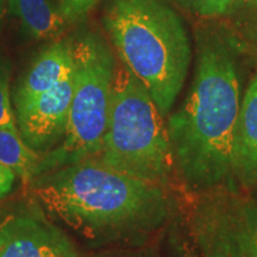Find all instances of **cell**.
<instances>
[{
	"mask_svg": "<svg viewBox=\"0 0 257 257\" xmlns=\"http://www.w3.org/2000/svg\"><path fill=\"white\" fill-rule=\"evenodd\" d=\"M181 214L202 257H244L227 216L224 189L186 197Z\"/></svg>",
	"mask_w": 257,
	"mask_h": 257,
	"instance_id": "obj_7",
	"label": "cell"
},
{
	"mask_svg": "<svg viewBox=\"0 0 257 257\" xmlns=\"http://www.w3.org/2000/svg\"><path fill=\"white\" fill-rule=\"evenodd\" d=\"M233 187L249 192L257 186V74L240 104L232 155Z\"/></svg>",
	"mask_w": 257,
	"mask_h": 257,
	"instance_id": "obj_9",
	"label": "cell"
},
{
	"mask_svg": "<svg viewBox=\"0 0 257 257\" xmlns=\"http://www.w3.org/2000/svg\"><path fill=\"white\" fill-rule=\"evenodd\" d=\"M248 193H249L250 195H251V198L253 199V201H255V204L257 205V186H256V187H253L252 189H250Z\"/></svg>",
	"mask_w": 257,
	"mask_h": 257,
	"instance_id": "obj_21",
	"label": "cell"
},
{
	"mask_svg": "<svg viewBox=\"0 0 257 257\" xmlns=\"http://www.w3.org/2000/svg\"><path fill=\"white\" fill-rule=\"evenodd\" d=\"M87 257H161L159 243L150 238L137 244H125L91 253Z\"/></svg>",
	"mask_w": 257,
	"mask_h": 257,
	"instance_id": "obj_16",
	"label": "cell"
},
{
	"mask_svg": "<svg viewBox=\"0 0 257 257\" xmlns=\"http://www.w3.org/2000/svg\"><path fill=\"white\" fill-rule=\"evenodd\" d=\"M73 96V72L53 88L16 108L21 136L34 150H47L64 135Z\"/></svg>",
	"mask_w": 257,
	"mask_h": 257,
	"instance_id": "obj_8",
	"label": "cell"
},
{
	"mask_svg": "<svg viewBox=\"0 0 257 257\" xmlns=\"http://www.w3.org/2000/svg\"><path fill=\"white\" fill-rule=\"evenodd\" d=\"M98 0H60L59 10L67 23H75L85 17Z\"/></svg>",
	"mask_w": 257,
	"mask_h": 257,
	"instance_id": "obj_19",
	"label": "cell"
},
{
	"mask_svg": "<svg viewBox=\"0 0 257 257\" xmlns=\"http://www.w3.org/2000/svg\"><path fill=\"white\" fill-rule=\"evenodd\" d=\"M227 10H232L238 27L257 43V0H232Z\"/></svg>",
	"mask_w": 257,
	"mask_h": 257,
	"instance_id": "obj_15",
	"label": "cell"
},
{
	"mask_svg": "<svg viewBox=\"0 0 257 257\" xmlns=\"http://www.w3.org/2000/svg\"><path fill=\"white\" fill-rule=\"evenodd\" d=\"M10 10L37 40H51L64 31L67 21L50 0H9Z\"/></svg>",
	"mask_w": 257,
	"mask_h": 257,
	"instance_id": "obj_12",
	"label": "cell"
},
{
	"mask_svg": "<svg viewBox=\"0 0 257 257\" xmlns=\"http://www.w3.org/2000/svg\"><path fill=\"white\" fill-rule=\"evenodd\" d=\"M94 157L133 178L172 191L176 187L166 118L146 86L118 57L107 126Z\"/></svg>",
	"mask_w": 257,
	"mask_h": 257,
	"instance_id": "obj_4",
	"label": "cell"
},
{
	"mask_svg": "<svg viewBox=\"0 0 257 257\" xmlns=\"http://www.w3.org/2000/svg\"><path fill=\"white\" fill-rule=\"evenodd\" d=\"M35 184L42 206L94 243L146 242L181 211L172 189L118 172L95 157L41 175Z\"/></svg>",
	"mask_w": 257,
	"mask_h": 257,
	"instance_id": "obj_1",
	"label": "cell"
},
{
	"mask_svg": "<svg viewBox=\"0 0 257 257\" xmlns=\"http://www.w3.org/2000/svg\"><path fill=\"white\" fill-rule=\"evenodd\" d=\"M0 257H79L62 230L37 212L21 211L0 219Z\"/></svg>",
	"mask_w": 257,
	"mask_h": 257,
	"instance_id": "obj_6",
	"label": "cell"
},
{
	"mask_svg": "<svg viewBox=\"0 0 257 257\" xmlns=\"http://www.w3.org/2000/svg\"><path fill=\"white\" fill-rule=\"evenodd\" d=\"M240 104L238 73L229 47L214 38L202 42L192 87L167 117L176 187L186 197L233 187Z\"/></svg>",
	"mask_w": 257,
	"mask_h": 257,
	"instance_id": "obj_2",
	"label": "cell"
},
{
	"mask_svg": "<svg viewBox=\"0 0 257 257\" xmlns=\"http://www.w3.org/2000/svg\"><path fill=\"white\" fill-rule=\"evenodd\" d=\"M3 5H4V0H0V17H2V12H3Z\"/></svg>",
	"mask_w": 257,
	"mask_h": 257,
	"instance_id": "obj_22",
	"label": "cell"
},
{
	"mask_svg": "<svg viewBox=\"0 0 257 257\" xmlns=\"http://www.w3.org/2000/svg\"><path fill=\"white\" fill-rule=\"evenodd\" d=\"M42 156L25 143L18 128L0 127V163L8 167L24 184L36 175Z\"/></svg>",
	"mask_w": 257,
	"mask_h": 257,
	"instance_id": "obj_13",
	"label": "cell"
},
{
	"mask_svg": "<svg viewBox=\"0 0 257 257\" xmlns=\"http://www.w3.org/2000/svg\"><path fill=\"white\" fill-rule=\"evenodd\" d=\"M104 24L117 57L167 118L184 87L192 49L181 18L163 0H110Z\"/></svg>",
	"mask_w": 257,
	"mask_h": 257,
	"instance_id": "obj_3",
	"label": "cell"
},
{
	"mask_svg": "<svg viewBox=\"0 0 257 257\" xmlns=\"http://www.w3.org/2000/svg\"><path fill=\"white\" fill-rule=\"evenodd\" d=\"M225 206L234 238L244 257H257V205L248 192L224 188Z\"/></svg>",
	"mask_w": 257,
	"mask_h": 257,
	"instance_id": "obj_11",
	"label": "cell"
},
{
	"mask_svg": "<svg viewBox=\"0 0 257 257\" xmlns=\"http://www.w3.org/2000/svg\"><path fill=\"white\" fill-rule=\"evenodd\" d=\"M0 127L18 128L9 92V70L0 68Z\"/></svg>",
	"mask_w": 257,
	"mask_h": 257,
	"instance_id": "obj_17",
	"label": "cell"
},
{
	"mask_svg": "<svg viewBox=\"0 0 257 257\" xmlns=\"http://www.w3.org/2000/svg\"><path fill=\"white\" fill-rule=\"evenodd\" d=\"M73 72L72 43L55 42L44 49L19 83L15 95L16 108L53 88Z\"/></svg>",
	"mask_w": 257,
	"mask_h": 257,
	"instance_id": "obj_10",
	"label": "cell"
},
{
	"mask_svg": "<svg viewBox=\"0 0 257 257\" xmlns=\"http://www.w3.org/2000/svg\"><path fill=\"white\" fill-rule=\"evenodd\" d=\"M166 257H202L189 236L181 211L167 225Z\"/></svg>",
	"mask_w": 257,
	"mask_h": 257,
	"instance_id": "obj_14",
	"label": "cell"
},
{
	"mask_svg": "<svg viewBox=\"0 0 257 257\" xmlns=\"http://www.w3.org/2000/svg\"><path fill=\"white\" fill-rule=\"evenodd\" d=\"M182 8L199 16L212 17L224 14L232 0H175Z\"/></svg>",
	"mask_w": 257,
	"mask_h": 257,
	"instance_id": "obj_18",
	"label": "cell"
},
{
	"mask_svg": "<svg viewBox=\"0 0 257 257\" xmlns=\"http://www.w3.org/2000/svg\"><path fill=\"white\" fill-rule=\"evenodd\" d=\"M73 96L63 142L42 161L38 176L94 157L101 149L108 112L115 57L95 35H85L72 43Z\"/></svg>",
	"mask_w": 257,
	"mask_h": 257,
	"instance_id": "obj_5",
	"label": "cell"
},
{
	"mask_svg": "<svg viewBox=\"0 0 257 257\" xmlns=\"http://www.w3.org/2000/svg\"><path fill=\"white\" fill-rule=\"evenodd\" d=\"M16 175L11 169L0 163V199H3L11 192L15 185Z\"/></svg>",
	"mask_w": 257,
	"mask_h": 257,
	"instance_id": "obj_20",
	"label": "cell"
}]
</instances>
